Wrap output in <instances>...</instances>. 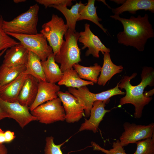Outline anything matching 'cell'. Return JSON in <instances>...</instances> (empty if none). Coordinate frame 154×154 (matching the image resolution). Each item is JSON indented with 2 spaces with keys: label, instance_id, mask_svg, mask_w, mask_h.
<instances>
[{
  "label": "cell",
  "instance_id": "1",
  "mask_svg": "<svg viewBox=\"0 0 154 154\" xmlns=\"http://www.w3.org/2000/svg\"><path fill=\"white\" fill-rule=\"evenodd\" d=\"M110 17L119 21L122 24L123 30L117 35L118 43L124 45L133 47L139 51H143L149 38L154 37V32L146 14L142 17L131 16L129 19L114 14Z\"/></svg>",
  "mask_w": 154,
  "mask_h": 154
},
{
  "label": "cell",
  "instance_id": "2",
  "mask_svg": "<svg viewBox=\"0 0 154 154\" xmlns=\"http://www.w3.org/2000/svg\"><path fill=\"white\" fill-rule=\"evenodd\" d=\"M137 75V73L135 72L130 76H125L120 81L118 87L121 89H124L126 94L120 99L118 107H120L127 104H133L135 108L134 117L139 119L142 117L144 107L149 104L152 99L151 97H145L143 93L145 88L147 86L154 85V70L151 67H143L141 74L140 83L137 86H133L131 84L130 81Z\"/></svg>",
  "mask_w": 154,
  "mask_h": 154
},
{
  "label": "cell",
  "instance_id": "3",
  "mask_svg": "<svg viewBox=\"0 0 154 154\" xmlns=\"http://www.w3.org/2000/svg\"><path fill=\"white\" fill-rule=\"evenodd\" d=\"M64 36L65 40L63 41L58 53L54 55L55 62L60 64L63 73L82 61L78 44L80 33L68 29Z\"/></svg>",
  "mask_w": 154,
  "mask_h": 154
},
{
  "label": "cell",
  "instance_id": "4",
  "mask_svg": "<svg viewBox=\"0 0 154 154\" xmlns=\"http://www.w3.org/2000/svg\"><path fill=\"white\" fill-rule=\"evenodd\" d=\"M39 7L37 4L31 6L29 9L12 20H3L2 28L7 33L33 35L38 33L37 27L38 21Z\"/></svg>",
  "mask_w": 154,
  "mask_h": 154
},
{
  "label": "cell",
  "instance_id": "5",
  "mask_svg": "<svg viewBox=\"0 0 154 154\" xmlns=\"http://www.w3.org/2000/svg\"><path fill=\"white\" fill-rule=\"evenodd\" d=\"M120 82L114 88L98 93L91 92L86 86L77 89L69 87L68 88V91L82 102L84 107L85 116L88 117H90V110L94 102L101 101L108 102L110 98L114 96L125 94L118 87Z\"/></svg>",
  "mask_w": 154,
  "mask_h": 154
},
{
  "label": "cell",
  "instance_id": "6",
  "mask_svg": "<svg viewBox=\"0 0 154 154\" xmlns=\"http://www.w3.org/2000/svg\"><path fill=\"white\" fill-rule=\"evenodd\" d=\"M68 29L61 17L53 14L51 19L42 26L40 33L46 37L54 55L57 54L64 40L63 37Z\"/></svg>",
  "mask_w": 154,
  "mask_h": 154
},
{
  "label": "cell",
  "instance_id": "7",
  "mask_svg": "<svg viewBox=\"0 0 154 154\" xmlns=\"http://www.w3.org/2000/svg\"><path fill=\"white\" fill-rule=\"evenodd\" d=\"M30 112L37 121L46 124L65 120L64 110L58 97L39 105Z\"/></svg>",
  "mask_w": 154,
  "mask_h": 154
},
{
  "label": "cell",
  "instance_id": "8",
  "mask_svg": "<svg viewBox=\"0 0 154 154\" xmlns=\"http://www.w3.org/2000/svg\"><path fill=\"white\" fill-rule=\"evenodd\" d=\"M7 34L18 40L29 51L37 55L41 61L46 60L49 55L53 52L46 37L40 33L33 35Z\"/></svg>",
  "mask_w": 154,
  "mask_h": 154
},
{
  "label": "cell",
  "instance_id": "9",
  "mask_svg": "<svg viewBox=\"0 0 154 154\" xmlns=\"http://www.w3.org/2000/svg\"><path fill=\"white\" fill-rule=\"evenodd\" d=\"M123 127L124 131L119 139L120 144L123 147L151 137L154 135L153 123L143 125L126 122L124 123Z\"/></svg>",
  "mask_w": 154,
  "mask_h": 154
},
{
  "label": "cell",
  "instance_id": "10",
  "mask_svg": "<svg viewBox=\"0 0 154 154\" xmlns=\"http://www.w3.org/2000/svg\"><path fill=\"white\" fill-rule=\"evenodd\" d=\"M63 106L65 113V120L72 123L79 121L85 116L84 106L78 99L68 91H59L57 93Z\"/></svg>",
  "mask_w": 154,
  "mask_h": 154
},
{
  "label": "cell",
  "instance_id": "11",
  "mask_svg": "<svg viewBox=\"0 0 154 154\" xmlns=\"http://www.w3.org/2000/svg\"><path fill=\"white\" fill-rule=\"evenodd\" d=\"M0 105L8 114L9 118L15 120L22 129L30 122L37 121L31 114L29 107L21 105L17 101L9 102L0 98Z\"/></svg>",
  "mask_w": 154,
  "mask_h": 154
},
{
  "label": "cell",
  "instance_id": "12",
  "mask_svg": "<svg viewBox=\"0 0 154 154\" xmlns=\"http://www.w3.org/2000/svg\"><path fill=\"white\" fill-rule=\"evenodd\" d=\"M84 28V31L80 33V36L78 41L83 45L82 48V49L88 48L85 53L86 56L92 54L94 57L99 58L100 52L103 54L105 52H110V49L106 47L98 37L92 32L89 24H85Z\"/></svg>",
  "mask_w": 154,
  "mask_h": 154
},
{
  "label": "cell",
  "instance_id": "13",
  "mask_svg": "<svg viewBox=\"0 0 154 154\" xmlns=\"http://www.w3.org/2000/svg\"><path fill=\"white\" fill-rule=\"evenodd\" d=\"M107 103V102L101 101L94 102L90 110L89 119H86L82 124L79 131L86 130L92 131L94 133H96L99 124L105 114L110 111L105 109Z\"/></svg>",
  "mask_w": 154,
  "mask_h": 154
},
{
  "label": "cell",
  "instance_id": "14",
  "mask_svg": "<svg viewBox=\"0 0 154 154\" xmlns=\"http://www.w3.org/2000/svg\"><path fill=\"white\" fill-rule=\"evenodd\" d=\"M60 86L46 81H38V90L35 99L29 107L31 111L39 105L58 97L57 92L60 90Z\"/></svg>",
  "mask_w": 154,
  "mask_h": 154
},
{
  "label": "cell",
  "instance_id": "15",
  "mask_svg": "<svg viewBox=\"0 0 154 154\" xmlns=\"http://www.w3.org/2000/svg\"><path fill=\"white\" fill-rule=\"evenodd\" d=\"M38 80L27 75L22 86L17 101L21 105L29 107L34 102L37 93Z\"/></svg>",
  "mask_w": 154,
  "mask_h": 154
},
{
  "label": "cell",
  "instance_id": "16",
  "mask_svg": "<svg viewBox=\"0 0 154 154\" xmlns=\"http://www.w3.org/2000/svg\"><path fill=\"white\" fill-rule=\"evenodd\" d=\"M29 52L20 43L14 45L6 50L2 64L9 66L25 65Z\"/></svg>",
  "mask_w": 154,
  "mask_h": 154
},
{
  "label": "cell",
  "instance_id": "17",
  "mask_svg": "<svg viewBox=\"0 0 154 154\" xmlns=\"http://www.w3.org/2000/svg\"><path fill=\"white\" fill-rule=\"evenodd\" d=\"M27 75L23 72L14 80L0 87V98L8 102H17Z\"/></svg>",
  "mask_w": 154,
  "mask_h": 154
},
{
  "label": "cell",
  "instance_id": "18",
  "mask_svg": "<svg viewBox=\"0 0 154 154\" xmlns=\"http://www.w3.org/2000/svg\"><path fill=\"white\" fill-rule=\"evenodd\" d=\"M149 11L154 13V0H127L122 5L115 8L112 9V13L119 15L124 12L128 11L135 14L139 10Z\"/></svg>",
  "mask_w": 154,
  "mask_h": 154
},
{
  "label": "cell",
  "instance_id": "19",
  "mask_svg": "<svg viewBox=\"0 0 154 154\" xmlns=\"http://www.w3.org/2000/svg\"><path fill=\"white\" fill-rule=\"evenodd\" d=\"M103 54V65L97 83L99 85L104 86L114 75L121 72L123 67L121 65H117L113 62L109 53L105 52Z\"/></svg>",
  "mask_w": 154,
  "mask_h": 154
},
{
  "label": "cell",
  "instance_id": "20",
  "mask_svg": "<svg viewBox=\"0 0 154 154\" xmlns=\"http://www.w3.org/2000/svg\"><path fill=\"white\" fill-rule=\"evenodd\" d=\"M41 62L46 81L55 84L59 81L63 73L55 62L53 53L49 55L46 60L41 61Z\"/></svg>",
  "mask_w": 154,
  "mask_h": 154
},
{
  "label": "cell",
  "instance_id": "21",
  "mask_svg": "<svg viewBox=\"0 0 154 154\" xmlns=\"http://www.w3.org/2000/svg\"><path fill=\"white\" fill-rule=\"evenodd\" d=\"M41 61L37 55L29 51L27 61L25 65V70L23 72L33 76L38 81H46Z\"/></svg>",
  "mask_w": 154,
  "mask_h": 154
},
{
  "label": "cell",
  "instance_id": "22",
  "mask_svg": "<svg viewBox=\"0 0 154 154\" xmlns=\"http://www.w3.org/2000/svg\"><path fill=\"white\" fill-rule=\"evenodd\" d=\"M95 1L88 0L87 4L82 3L79 9L80 17L78 21L86 20L93 23L99 27L106 33H107V30L104 28L99 21H102L99 18L96 12L97 7L95 6Z\"/></svg>",
  "mask_w": 154,
  "mask_h": 154
},
{
  "label": "cell",
  "instance_id": "23",
  "mask_svg": "<svg viewBox=\"0 0 154 154\" xmlns=\"http://www.w3.org/2000/svg\"><path fill=\"white\" fill-rule=\"evenodd\" d=\"M62 76L58 83L59 86L64 85L68 88L76 89L88 85H93L94 83L80 78L73 68L63 72Z\"/></svg>",
  "mask_w": 154,
  "mask_h": 154
},
{
  "label": "cell",
  "instance_id": "24",
  "mask_svg": "<svg viewBox=\"0 0 154 154\" xmlns=\"http://www.w3.org/2000/svg\"><path fill=\"white\" fill-rule=\"evenodd\" d=\"M82 3L81 1L79 3L77 2L72 6L70 9H68L66 6L61 5H52L50 7H53L60 11L66 19V25L68 29L76 31L75 30L76 23L80 17L79 9Z\"/></svg>",
  "mask_w": 154,
  "mask_h": 154
},
{
  "label": "cell",
  "instance_id": "25",
  "mask_svg": "<svg viewBox=\"0 0 154 154\" xmlns=\"http://www.w3.org/2000/svg\"><path fill=\"white\" fill-rule=\"evenodd\" d=\"M73 68L81 79L89 80L94 83H96L102 67L97 63L90 67L83 66L77 63L74 64Z\"/></svg>",
  "mask_w": 154,
  "mask_h": 154
},
{
  "label": "cell",
  "instance_id": "26",
  "mask_svg": "<svg viewBox=\"0 0 154 154\" xmlns=\"http://www.w3.org/2000/svg\"><path fill=\"white\" fill-rule=\"evenodd\" d=\"M25 70V65L9 66L2 64L0 66V87L14 80Z\"/></svg>",
  "mask_w": 154,
  "mask_h": 154
},
{
  "label": "cell",
  "instance_id": "27",
  "mask_svg": "<svg viewBox=\"0 0 154 154\" xmlns=\"http://www.w3.org/2000/svg\"><path fill=\"white\" fill-rule=\"evenodd\" d=\"M154 135L136 142V149L133 154H154Z\"/></svg>",
  "mask_w": 154,
  "mask_h": 154
},
{
  "label": "cell",
  "instance_id": "28",
  "mask_svg": "<svg viewBox=\"0 0 154 154\" xmlns=\"http://www.w3.org/2000/svg\"><path fill=\"white\" fill-rule=\"evenodd\" d=\"M3 20L2 16L0 15V51L20 43L11 38L4 31L2 28Z\"/></svg>",
  "mask_w": 154,
  "mask_h": 154
},
{
  "label": "cell",
  "instance_id": "29",
  "mask_svg": "<svg viewBox=\"0 0 154 154\" xmlns=\"http://www.w3.org/2000/svg\"><path fill=\"white\" fill-rule=\"evenodd\" d=\"M91 144L94 150L100 151L106 154H129L125 152L123 147L120 144L119 139L114 142L112 148L109 150L102 148L94 141L91 142Z\"/></svg>",
  "mask_w": 154,
  "mask_h": 154
},
{
  "label": "cell",
  "instance_id": "30",
  "mask_svg": "<svg viewBox=\"0 0 154 154\" xmlns=\"http://www.w3.org/2000/svg\"><path fill=\"white\" fill-rule=\"evenodd\" d=\"M45 141L44 154H63L61 147L64 142L56 145L54 143V138L52 136L46 137Z\"/></svg>",
  "mask_w": 154,
  "mask_h": 154
},
{
  "label": "cell",
  "instance_id": "31",
  "mask_svg": "<svg viewBox=\"0 0 154 154\" xmlns=\"http://www.w3.org/2000/svg\"><path fill=\"white\" fill-rule=\"evenodd\" d=\"M37 3L43 5L45 8L52 5H61L70 6L72 5V0H36Z\"/></svg>",
  "mask_w": 154,
  "mask_h": 154
},
{
  "label": "cell",
  "instance_id": "32",
  "mask_svg": "<svg viewBox=\"0 0 154 154\" xmlns=\"http://www.w3.org/2000/svg\"><path fill=\"white\" fill-rule=\"evenodd\" d=\"M5 143H9L12 141L15 138L16 136L13 131L7 130L5 131Z\"/></svg>",
  "mask_w": 154,
  "mask_h": 154
},
{
  "label": "cell",
  "instance_id": "33",
  "mask_svg": "<svg viewBox=\"0 0 154 154\" xmlns=\"http://www.w3.org/2000/svg\"><path fill=\"white\" fill-rule=\"evenodd\" d=\"M7 117H9L8 115L0 105V121L2 119Z\"/></svg>",
  "mask_w": 154,
  "mask_h": 154
},
{
  "label": "cell",
  "instance_id": "34",
  "mask_svg": "<svg viewBox=\"0 0 154 154\" xmlns=\"http://www.w3.org/2000/svg\"><path fill=\"white\" fill-rule=\"evenodd\" d=\"M5 131L0 128V144H3L5 143Z\"/></svg>",
  "mask_w": 154,
  "mask_h": 154
},
{
  "label": "cell",
  "instance_id": "35",
  "mask_svg": "<svg viewBox=\"0 0 154 154\" xmlns=\"http://www.w3.org/2000/svg\"><path fill=\"white\" fill-rule=\"evenodd\" d=\"M8 150L3 144H0V154H7Z\"/></svg>",
  "mask_w": 154,
  "mask_h": 154
},
{
  "label": "cell",
  "instance_id": "36",
  "mask_svg": "<svg viewBox=\"0 0 154 154\" xmlns=\"http://www.w3.org/2000/svg\"><path fill=\"white\" fill-rule=\"evenodd\" d=\"M154 94V89L148 92H145L143 94L144 96L146 97H150Z\"/></svg>",
  "mask_w": 154,
  "mask_h": 154
},
{
  "label": "cell",
  "instance_id": "37",
  "mask_svg": "<svg viewBox=\"0 0 154 154\" xmlns=\"http://www.w3.org/2000/svg\"><path fill=\"white\" fill-rule=\"evenodd\" d=\"M111 1H114L117 3V4H122L123 3L125 0H111Z\"/></svg>",
  "mask_w": 154,
  "mask_h": 154
},
{
  "label": "cell",
  "instance_id": "38",
  "mask_svg": "<svg viewBox=\"0 0 154 154\" xmlns=\"http://www.w3.org/2000/svg\"><path fill=\"white\" fill-rule=\"evenodd\" d=\"M26 1V0H14L13 2L15 3H21L23 2H25Z\"/></svg>",
  "mask_w": 154,
  "mask_h": 154
},
{
  "label": "cell",
  "instance_id": "39",
  "mask_svg": "<svg viewBox=\"0 0 154 154\" xmlns=\"http://www.w3.org/2000/svg\"><path fill=\"white\" fill-rule=\"evenodd\" d=\"M7 49H4L0 53V57L3 55V54L5 52L6 50Z\"/></svg>",
  "mask_w": 154,
  "mask_h": 154
}]
</instances>
